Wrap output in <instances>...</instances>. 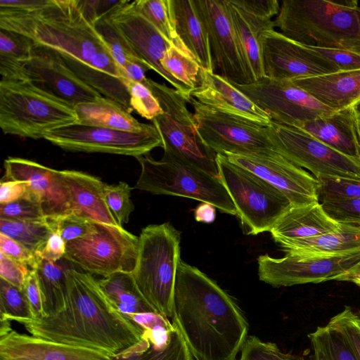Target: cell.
<instances>
[{
  "label": "cell",
  "instance_id": "1",
  "mask_svg": "<svg viewBox=\"0 0 360 360\" xmlns=\"http://www.w3.org/2000/svg\"><path fill=\"white\" fill-rule=\"evenodd\" d=\"M65 307L53 316L13 318L32 335L111 356L138 343L144 329L110 303L91 274L67 269Z\"/></svg>",
  "mask_w": 360,
  "mask_h": 360
},
{
  "label": "cell",
  "instance_id": "2",
  "mask_svg": "<svg viewBox=\"0 0 360 360\" xmlns=\"http://www.w3.org/2000/svg\"><path fill=\"white\" fill-rule=\"evenodd\" d=\"M172 318L195 360H236L248 337V324L233 298L181 259Z\"/></svg>",
  "mask_w": 360,
  "mask_h": 360
},
{
  "label": "cell",
  "instance_id": "3",
  "mask_svg": "<svg viewBox=\"0 0 360 360\" xmlns=\"http://www.w3.org/2000/svg\"><path fill=\"white\" fill-rule=\"evenodd\" d=\"M0 29L55 51L74 72L89 69L96 55L109 50L96 24L85 15L80 0H51L30 12L0 7Z\"/></svg>",
  "mask_w": 360,
  "mask_h": 360
},
{
  "label": "cell",
  "instance_id": "4",
  "mask_svg": "<svg viewBox=\"0 0 360 360\" xmlns=\"http://www.w3.org/2000/svg\"><path fill=\"white\" fill-rule=\"evenodd\" d=\"M274 26L310 47L360 51V6L356 0H283Z\"/></svg>",
  "mask_w": 360,
  "mask_h": 360
},
{
  "label": "cell",
  "instance_id": "5",
  "mask_svg": "<svg viewBox=\"0 0 360 360\" xmlns=\"http://www.w3.org/2000/svg\"><path fill=\"white\" fill-rule=\"evenodd\" d=\"M75 105L27 80L0 82V127L5 134L33 139L78 124Z\"/></svg>",
  "mask_w": 360,
  "mask_h": 360
},
{
  "label": "cell",
  "instance_id": "6",
  "mask_svg": "<svg viewBox=\"0 0 360 360\" xmlns=\"http://www.w3.org/2000/svg\"><path fill=\"white\" fill-rule=\"evenodd\" d=\"M135 283L155 311L172 317L173 298L180 258V232L170 223L150 224L139 237Z\"/></svg>",
  "mask_w": 360,
  "mask_h": 360
},
{
  "label": "cell",
  "instance_id": "7",
  "mask_svg": "<svg viewBox=\"0 0 360 360\" xmlns=\"http://www.w3.org/2000/svg\"><path fill=\"white\" fill-rule=\"evenodd\" d=\"M141 174L135 188L155 195L186 197L213 205L221 212L236 215V209L220 177L163 155L136 158Z\"/></svg>",
  "mask_w": 360,
  "mask_h": 360
},
{
  "label": "cell",
  "instance_id": "8",
  "mask_svg": "<svg viewBox=\"0 0 360 360\" xmlns=\"http://www.w3.org/2000/svg\"><path fill=\"white\" fill-rule=\"evenodd\" d=\"M219 177L236 209L244 232L269 231L292 206L278 189L252 172L217 154Z\"/></svg>",
  "mask_w": 360,
  "mask_h": 360
},
{
  "label": "cell",
  "instance_id": "9",
  "mask_svg": "<svg viewBox=\"0 0 360 360\" xmlns=\"http://www.w3.org/2000/svg\"><path fill=\"white\" fill-rule=\"evenodd\" d=\"M148 86L159 101L163 113L152 122L163 141V155L191 165L219 177L217 154L200 141L187 101L176 89L148 79Z\"/></svg>",
  "mask_w": 360,
  "mask_h": 360
},
{
  "label": "cell",
  "instance_id": "10",
  "mask_svg": "<svg viewBox=\"0 0 360 360\" xmlns=\"http://www.w3.org/2000/svg\"><path fill=\"white\" fill-rule=\"evenodd\" d=\"M139 237L122 226L94 221L84 236L66 243L64 258L86 273L103 277L131 273L136 264Z\"/></svg>",
  "mask_w": 360,
  "mask_h": 360
},
{
  "label": "cell",
  "instance_id": "11",
  "mask_svg": "<svg viewBox=\"0 0 360 360\" xmlns=\"http://www.w3.org/2000/svg\"><path fill=\"white\" fill-rule=\"evenodd\" d=\"M188 103L194 110L195 130L200 143L216 154L278 153L270 126L222 113L201 104L192 96Z\"/></svg>",
  "mask_w": 360,
  "mask_h": 360
},
{
  "label": "cell",
  "instance_id": "12",
  "mask_svg": "<svg viewBox=\"0 0 360 360\" xmlns=\"http://www.w3.org/2000/svg\"><path fill=\"white\" fill-rule=\"evenodd\" d=\"M272 141L277 153L316 178L360 180V160L335 150L301 129L271 121Z\"/></svg>",
  "mask_w": 360,
  "mask_h": 360
},
{
  "label": "cell",
  "instance_id": "13",
  "mask_svg": "<svg viewBox=\"0 0 360 360\" xmlns=\"http://www.w3.org/2000/svg\"><path fill=\"white\" fill-rule=\"evenodd\" d=\"M44 139L68 151L110 153L136 158L155 148H163L162 139L153 124L140 132L75 124L49 131Z\"/></svg>",
  "mask_w": 360,
  "mask_h": 360
},
{
  "label": "cell",
  "instance_id": "14",
  "mask_svg": "<svg viewBox=\"0 0 360 360\" xmlns=\"http://www.w3.org/2000/svg\"><path fill=\"white\" fill-rule=\"evenodd\" d=\"M270 117L271 121L300 128L304 123L333 113L290 80L263 77L250 84H233Z\"/></svg>",
  "mask_w": 360,
  "mask_h": 360
},
{
  "label": "cell",
  "instance_id": "15",
  "mask_svg": "<svg viewBox=\"0 0 360 360\" xmlns=\"http://www.w3.org/2000/svg\"><path fill=\"white\" fill-rule=\"evenodd\" d=\"M360 263V252L335 256L288 255L274 258L258 257L259 280L274 287L318 283L335 280Z\"/></svg>",
  "mask_w": 360,
  "mask_h": 360
},
{
  "label": "cell",
  "instance_id": "16",
  "mask_svg": "<svg viewBox=\"0 0 360 360\" xmlns=\"http://www.w3.org/2000/svg\"><path fill=\"white\" fill-rule=\"evenodd\" d=\"M264 77L293 80L340 71L338 67L311 47L284 36L274 29L261 37Z\"/></svg>",
  "mask_w": 360,
  "mask_h": 360
},
{
  "label": "cell",
  "instance_id": "17",
  "mask_svg": "<svg viewBox=\"0 0 360 360\" xmlns=\"http://www.w3.org/2000/svg\"><path fill=\"white\" fill-rule=\"evenodd\" d=\"M107 18L151 70L167 81L188 103L192 89L174 79L161 65L162 58L173 43L140 13L134 1L122 0Z\"/></svg>",
  "mask_w": 360,
  "mask_h": 360
},
{
  "label": "cell",
  "instance_id": "18",
  "mask_svg": "<svg viewBox=\"0 0 360 360\" xmlns=\"http://www.w3.org/2000/svg\"><path fill=\"white\" fill-rule=\"evenodd\" d=\"M207 30L214 67L232 84L252 83L246 71L240 46L226 0H194Z\"/></svg>",
  "mask_w": 360,
  "mask_h": 360
},
{
  "label": "cell",
  "instance_id": "19",
  "mask_svg": "<svg viewBox=\"0 0 360 360\" xmlns=\"http://www.w3.org/2000/svg\"><path fill=\"white\" fill-rule=\"evenodd\" d=\"M224 156L281 191L292 206L319 202L317 179L278 153Z\"/></svg>",
  "mask_w": 360,
  "mask_h": 360
},
{
  "label": "cell",
  "instance_id": "20",
  "mask_svg": "<svg viewBox=\"0 0 360 360\" xmlns=\"http://www.w3.org/2000/svg\"><path fill=\"white\" fill-rule=\"evenodd\" d=\"M24 79L30 81L75 105L94 101L101 94L78 76L55 51L37 46L23 67Z\"/></svg>",
  "mask_w": 360,
  "mask_h": 360
},
{
  "label": "cell",
  "instance_id": "21",
  "mask_svg": "<svg viewBox=\"0 0 360 360\" xmlns=\"http://www.w3.org/2000/svg\"><path fill=\"white\" fill-rule=\"evenodd\" d=\"M4 167L2 179L24 183L27 188L25 197L40 202L47 218L70 212L57 169L15 157L6 158Z\"/></svg>",
  "mask_w": 360,
  "mask_h": 360
},
{
  "label": "cell",
  "instance_id": "22",
  "mask_svg": "<svg viewBox=\"0 0 360 360\" xmlns=\"http://www.w3.org/2000/svg\"><path fill=\"white\" fill-rule=\"evenodd\" d=\"M96 349L60 343L13 328L0 334V360H112Z\"/></svg>",
  "mask_w": 360,
  "mask_h": 360
},
{
  "label": "cell",
  "instance_id": "23",
  "mask_svg": "<svg viewBox=\"0 0 360 360\" xmlns=\"http://www.w3.org/2000/svg\"><path fill=\"white\" fill-rule=\"evenodd\" d=\"M191 96L201 104L222 113L264 126L271 124L267 113L219 74L202 70L200 84Z\"/></svg>",
  "mask_w": 360,
  "mask_h": 360
},
{
  "label": "cell",
  "instance_id": "24",
  "mask_svg": "<svg viewBox=\"0 0 360 360\" xmlns=\"http://www.w3.org/2000/svg\"><path fill=\"white\" fill-rule=\"evenodd\" d=\"M57 175L65 190L70 212L96 222L120 226L105 201L106 184L94 176L76 170H57Z\"/></svg>",
  "mask_w": 360,
  "mask_h": 360
},
{
  "label": "cell",
  "instance_id": "25",
  "mask_svg": "<svg viewBox=\"0 0 360 360\" xmlns=\"http://www.w3.org/2000/svg\"><path fill=\"white\" fill-rule=\"evenodd\" d=\"M299 129L342 154L360 160V121L354 106L309 121Z\"/></svg>",
  "mask_w": 360,
  "mask_h": 360
},
{
  "label": "cell",
  "instance_id": "26",
  "mask_svg": "<svg viewBox=\"0 0 360 360\" xmlns=\"http://www.w3.org/2000/svg\"><path fill=\"white\" fill-rule=\"evenodd\" d=\"M290 81L335 111L360 102V70Z\"/></svg>",
  "mask_w": 360,
  "mask_h": 360
},
{
  "label": "cell",
  "instance_id": "27",
  "mask_svg": "<svg viewBox=\"0 0 360 360\" xmlns=\"http://www.w3.org/2000/svg\"><path fill=\"white\" fill-rule=\"evenodd\" d=\"M340 224L332 219L319 202L291 206L270 231L276 243L307 238L337 231Z\"/></svg>",
  "mask_w": 360,
  "mask_h": 360
},
{
  "label": "cell",
  "instance_id": "28",
  "mask_svg": "<svg viewBox=\"0 0 360 360\" xmlns=\"http://www.w3.org/2000/svg\"><path fill=\"white\" fill-rule=\"evenodd\" d=\"M230 18L240 46L248 75L251 82L264 77L261 37L264 31L274 29L272 20L253 16L226 0Z\"/></svg>",
  "mask_w": 360,
  "mask_h": 360
},
{
  "label": "cell",
  "instance_id": "29",
  "mask_svg": "<svg viewBox=\"0 0 360 360\" xmlns=\"http://www.w3.org/2000/svg\"><path fill=\"white\" fill-rule=\"evenodd\" d=\"M176 33L202 70L215 69L207 30L194 0H171Z\"/></svg>",
  "mask_w": 360,
  "mask_h": 360
},
{
  "label": "cell",
  "instance_id": "30",
  "mask_svg": "<svg viewBox=\"0 0 360 360\" xmlns=\"http://www.w3.org/2000/svg\"><path fill=\"white\" fill-rule=\"evenodd\" d=\"M288 255L335 256L360 252V228L340 224L333 232L278 243Z\"/></svg>",
  "mask_w": 360,
  "mask_h": 360
},
{
  "label": "cell",
  "instance_id": "31",
  "mask_svg": "<svg viewBox=\"0 0 360 360\" xmlns=\"http://www.w3.org/2000/svg\"><path fill=\"white\" fill-rule=\"evenodd\" d=\"M144 329L136 345L112 357V360H193L177 327L168 333H151Z\"/></svg>",
  "mask_w": 360,
  "mask_h": 360
},
{
  "label": "cell",
  "instance_id": "32",
  "mask_svg": "<svg viewBox=\"0 0 360 360\" xmlns=\"http://www.w3.org/2000/svg\"><path fill=\"white\" fill-rule=\"evenodd\" d=\"M75 107L78 124H81L130 132L143 131L152 125L139 122L123 105L103 96L94 101L78 103Z\"/></svg>",
  "mask_w": 360,
  "mask_h": 360
},
{
  "label": "cell",
  "instance_id": "33",
  "mask_svg": "<svg viewBox=\"0 0 360 360\" xmlns=\"http://www.w3.org/2000/svg\"><path fill=\"white\" fill-rule=\"evenodd\" d=\"M98 281L112 306L128 317L134 314L156 312L139 291L131 273L117 272Z\"/></svg>",
  "mask_w": 360,
  "mask_h": 360
},
{
  "label": "cell",
  "instance_id": "34",
  "mask_svg": "<svg viewBox=\"0 0 360 360\" xmlns=\"http://www.w3.org/2000/svg\"><path fill=\"white\" fill-rule=\"evenodd\" d=\"M36 45L20 34L0 29V73L1 79L25 80L23 67L34 53Z\"/></svg>",
  "mask_w": 360,
  "mask_h": 360
},
{
  "label": "cell",
  "instance_id": "35",
  "mask_svg": "<svg viewBox=\"0 0 360 360\" xmlns=\"http://www.w3.org/2000/svg\"><path fill=\"white\" fill-rule=\"evenodd\" d=\"M66 270L57 262L40 259L36 271L45 317L53 316L65 307L68 295Z\"/></svg>",
  "mask_w": 360,
  "mask_h": 360
},
{
  "label": "cell",
  "instance_id": "36",
  "mask_svg": "<svg viewBox=\"0 0 360 360\" xmlns=\"http://www.w3.org/2000/svg\"><path fill=\"white\" fill-rule=\"evenodd\" d=\"M314 360H358L345 334L336 326H319L308 335Z\"/></svg>",
  "mask_w": 360,
  "mask_h": 360
},
{
  "label": "cell",
  "instance_id": "37",
  "mask_svg": "<svg viewBox=\"0 0 360 360\" xmlns=\"http://www.w3.org/2000/svg\"><path fill=\"white\" fill-rule=\"evenodd\" d=\"M161 65L174 79L192 91L200 84L202 69L182 41L173 44L167 50Z\"/></svg>",
  "mask_w": 360,
  "mask_h": 360
},
{
  "label": "cell",
  "instance_id": "38",
  "mask_svg": "<svg viewBox=\"0 0 360 360\" xmlns=\"http://www.w3.org/2000/svg\"><path fill=\"white\" fill-rule=\"evenodd\" d=\"M53 231L47 220L27 222L0 219V233L17 241L37 257Z\"/></svg>",
  "mask_w": 360,
  "mask_h": 360
},
{
  "label": "cell",
  "instance_id": "39",
  "mask_svg": "<svg viewBox=\"0 0 360 360\" xmlns=\"http://www.w3.org/2000/svg\"><path fill=\"white\" fill-rule=\"evenodd\" d=\"M136 9L151 22L169 41H182L175 27L171 0H136Z\"/></svg>",
  "mask_w": 360,
  "mask_h": 360
},
{
  "label": "cell",
  "instance_id": "40",
  "mask_svg": "<svg viewBox=\"0 0 360 360\" xmlns=\"http://www.w3.org/2000/svg\"><path fill=\"white\" fill-rule=\"evenodd\" d=\"M96 27L103 36L115 62L120 70L127 63L137 62L151 70L150 66L134 51L107 16L98 20L96 23Z\"/></svg>",
  "mask_w": 360,
  "mask_h": 360
},
{
  "label": "cell",
  "instance_id": "41",
  "mask_svg": "<svg viewBox=\"0 0 360 360\" xmlns=\"http://www.w3.org/2000/svg\"><path fill=\"white\" fill-rule=\"evenodd\" d=\"M33 319L31 308L22 290L0 278V319Z\"/></svg>",
  "mask_w": 360,
  "mask_h": 360
},
{
  "label": "cell",
  "instance_id": "42",
  "mask_svg": "<svg viewBox=\"0 0 360 360\" xmlns=\"http://www.w3.org/2000/svg\"><path fill=\"white\" fill-rule=\"evenodd\" d=\"M132 188L128 184L120 181L117 184H106L104 197L106 205L120 226L127 224L134 210L131 199Z\"/></svg>",
  "mask_w": 360,
  "mask_h": 360
},
{
  "label": "cell",
  "instance_id": "43",
  "mask_svg": "<svg viewBox=\"0 0 360 360\" xmlns=\"http://www.w3.org/2000/svg\"><path fill=\"white\" fill-rule=\"evenodd\" d=\"M127 87L131 107L140 116L153 121L163 113L159 101L148 86L129 80Z\"/></svg>",
  "mask_w": 360,
  "mask_h": 360
},
{
  "label": "cell",
  "instance_id": "44",
  "mask_svg": "<svg viewBox=\"0 0 360 360\" xmlns=\"http://www.w3.org/2000/svg\"><path fill=\"white\" fill-rule=\"evenodd\" d=\"M317 180L321 202L360 198V180L326 177Z\"/></svg>",
  "mask_w": 360,
  "mask_h": 360
},
{
  "label": "cell",
  "instance_id": "45",
  "mask_svg": "<svg viewBox=\"0 0 360 360\" xmlns=\"http://www.w3.org/2000/svg\"><path fill=\"white\" fill-rule=\"evenodd\" d=\"M0 219L38 222L45 221L48 218L40 202L22 197L13 202L0 205Z\"/></svg>",
  "mask_w": 360,
  "mask_h": 360
},
{
  "label": "cell",
  "instance_id": "46",
  "mask_svg": "<svg viewBox=\"0 0 360 360\" xmlns=\"http://www.w3.org/2000/svg\"><path fill=\"white\" fill-rule=\"evenodd\" d=\"M238 360H304L300 356L282 352L276 344L265 342L254 335L248 336Z\"/></svg>",
  "mask_w": 360,
  "mask_h": 360
},
{
  "label": "cell",
  "instance_id": "47",
  "mask_svg": "<svg viewBox=\"0 0 360 360\" xmlns=\"http://www.w3.org/2000/svg\"><path fill=\"white\" fill-rule=\"evenodd\" d=\"M47 221L52 230L57 231L66 243L86 235L94 222L74 212L48 218Z\"/></svg>",
  "mask_w": 360,
  "mask_h": 360
},
{
  "label": "cell",
  "instance_id": "48",
  "mask_svg": "<svg viewBox=\"0 0 360 360\" xmlns=\"http://www.w3.org/2000/svg\"><path fill=\"white\" fill-rule=\"evenodd\" d=\"M321 203L328 215L336 222L360 228V198Z\"/></svg>",
  "mask_w": 360,
  "mask_h": 360
},
{
  "label": "cell",
  "instance_id": "49",
  "mask_svg": "<svg viewBox=\"0 0 360 360\" xmlns=\"http://www.w3.org/2000/svg\"><path fill=\"white\" fill-rule=\"evenodd\" d=\"M329 323L338 327L345 334L357 359L360 360V309L354 311L350 307L346 306Z\"/></svg>",
  "mask_w": 360,
  "mask_h": 360
},
{
  "label": "cell",
  "instance_id": "50",
  "mask_svg": "<svg viewBox=\"0 0 360 360\" xmlns=\"http://www.w3.org/2000/svg\"><path fill=\"white\" fill-rule=\"evenodd\" d=\"M311 48L333 63L340 71L360 70V51L320 47Z\"/></svg>",
  "mask_w": 360,
  "mask_h": 360
},
{
  "label": "cell",
  "instance_id": "51",
  "mask_svg": "<svg viewBox=\"0 0 360 360\" xmlns=\"http://www.w3.org/2000/svg\"><path fill=\"white\" fill-rule=\"evenodd\" d=\"M0 252L6 256L27 266L31 269H36L40 259L23 245L0 233Z\"/></svg>",
  "mask_w": 360,
  "mask_h": 360
},
{
  "label": "cell",
  "instance_id": "52",
  "mask_svg": "<svg viewBox=\"0 0 360 360\" xmlns=\"http://www.w3.org/2000/svg\"><path fill=\"white\" fill-rule=\"evenodd\" d=\"M30 270L27 266L0 252V278L13 285L22 290Z\"/></svg>",
  "mask_w": 360,
  "mask_h": 360
},
{
  "label": "cell",
  "instance_id": "53",
  "mask_svg": "<svg viewBox=\"0 0 360 360\" xmlns=\"http://www.w3.org/2000/svg\"><path fill=\"white\" fill-rule=\"evenodd\" d=\"M231 1L246 13L261 19L272 20L280 9V1L277 0H231Z\"/></svg>",
  "mask_w": 360,
  "mask_h": 360
},
{
  "label": "cell",
  "instance_id": "54",
  "mask_svg": "<svg viewBox=\"0 0 360 360\" xmlns=\"http://www.w3.org/2000/svg\"><path fill=\"white\" fill-rule=\"evenodd\" d=\"M31 308L33 319L45 317L42 295L36 269H31L22 289Z\"/></svg>",
  "mask_w": 360,
  "mask_h": 360
},
{
  "label": "cell",
  "instance_id": "55",
  "mask_svg": "<svg viewBox=\"0 0 360 360\" xmlns=\"http://www.w3.org/2000/svg\"><path fill=\"white\" fill-rule=\"evenodd\" d=\"M65 250V241L57 231H53L38 257L40 259L56 262L64 257Z\"/></svg>",
  "mask_w": 360,
  "mask_h": 360
},
{
  "label": "cell",
  "instance_id": "56",
  "mask_svg": "<svg viewBox=\"0 0 360 360\" xmlns=\"http://www.w3.org/2000/svg\"><path fill=\"white\" fill-rule=\"evenodd\" d=\"M27 188L24 183L1 179L0 184V205L6 204L25 197Z\"/></svg>",
  "mask_w": 360,
  "mask_h": 360
},
{
  "label": "cell",
  "instance_id": "57",
  "mask_svg": "<svg viewBox=\"0 0 360 360\" xmlns=\"http://www.w3.org/2000/svg\"><path fill=\"white\" fill-rule=\"evenodd\" d=\"M51 0H0V7L19 11H32L49 5Z\"/></svg>",
  "mask_w": 360,
  "mask_h": 360
},
{
  "label": "cell",
  "instance_id": "58",
  "mask_svg": "<svg viewBox=\"0 0 360 360\" xmlns=\"http://www.w3.org/2000/svg\"><path fill=\"white\" fill-rule=\"evenodd\" d=\"M148 70H149L148 68L137 62L127 63L121 69L127 80L142 83L146 86H148V78L146 77V72Z\"/></svg>",
  "mask_w": 360,
  "mask_h": 360
},
{
  "label": "cell",
  "instance_id": "59",
  "mask_svg": "<svg viewBox=\"0 0 360 360\" xmlns=\"http://www.w3.org/2000/svg\"><path fill=\"white\" fill-rule=\"evenodd\" d=\"M194 217L197 221L210 224L216 217V207L207 202H201L194 210Z\"/></svg>",
  "mask_w": 360,
  "mask_h": 360
},
{
  "label": "cell",
  "instance_id": "60",
  "mask_svg": "<svg viewBox=\"0 0 360 360\" xmlns=\"http://www.w3.org/2000/svg\"><path fill=\"white\" fill-rule=\"evenodd\" d=\"M355 110H356V114L358 115V117L360 120V102L358 103L355 106Z\"/></svg>",
  "mask_w": 360,
  "mask_h": 360
},
{
  "label": "cell",
  "instance_id": "61",
  "mask_svg": "<svg viewBox=\"0 0 360 360\" xmlns=\"http://www.w3.org/2000/svg\"><path fill=\"white\" fill-rule=\"evenodd\" d=\"M355 284H356L357 285H359L360 287V281L356 282Z\"/></svg>",
  "mask_w": 360,
  "mask_h": 360
},
{
  "label": "cell",
  "instance_id": "62",
  "mask_svg": "<svg viewBox=\"0 0 360 360\" xmlns=\"http://www.w3.org/2000/svg\"><path fill=\"white\" fill-rule=\"evenodd\" d=\"M356 266L360 267V263L357 266Z\"/></svg>",
  "mask_w": 360,
  "mask_h": 360
},
{
  "label": "cell",
  "instance_id": "63",
  "mask_svg": "<svg viewBox=\"0 0 360 360\" xmlns=\"http://www.w3.org/2000/svg\"><path fill=\"white\" fill-rule=\"evenodd\" d=\"M360 121V120H359Z\"/></svg>",
  "mask_w": 360,
  "mask_h": 360
}]
</instances>
